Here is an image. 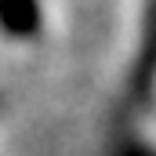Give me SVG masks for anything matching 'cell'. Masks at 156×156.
Segmentation results:
<instances>
[{"mask_svg": "<svg viewBox=\"0 0 156 156\" xmlns=\"http://www.w3.org/2000/svg\"><path fill=\"white\" fill-rule=\"evenodd\" d=\"M156 87V0H145V22H142V47L131 73V94L145 102Z\"/></svg>", "mask_w": 156, "mask_h": 156, "instance_id": "6da1fadb", "label": "cell"}, {"mask_svg": "<svg viewBox=\"0 0 156 156\" xmlns=\"http://www.w3.org/2000/svg\"><path fill=\"white\" fill-rule=\"evenodd\" d=\"M40 0H0V29L7 37L29 40L40 33Z\"/></svg>", "mask_w": 156, "mask_h": 156, "instance_id": "7a4b0ae2", "label": "cell"}, {"mask_svg": "<svg viewBox=\"0 0 156 156\" xmlns=\"http://www.w3.org/2000/svg\"><path fill=\"white\" fill-rule=\"evenodd\" d=\"M123 156H156L153 149H142V145H131V149H123Z\"/></svg>", "mask_w": 156, "mask_h": 156, "instance_id": "3957f363", "label": "cell"}]
</instances>
